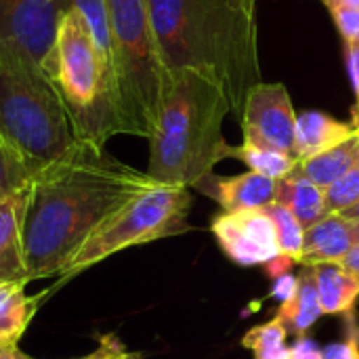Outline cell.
<instances>
[{
	"label": "cell",
	"instance_id": "cell-10",
	"mask_svg": "<svg viewBox=\"0 0 359 359\" xmlns=\"http://www.w3.org/2000/svg\"><path fill=\"white\" fill-rule=\"evenodd\" d=\"M69 6L65 0H0V38L19 44L42 65Z\"/></svg>",
	"mask_w": 359,
	"mask_h": 359
},
{
	"label": "cell",
	"instance_id": "cell-33",
	"mask_svg": "<svg viewBox=\"0 0 359 359\" xmlns=\"http://www.w3.org/2000/svg\"><path fill=\"white\" fill-rule=\"evenodd\" d=\"M0 359H32L25 355L19 347H8V345H0Z\"/></svg>",
	"mask_w": 359,
	"mask_h": 359
},
{
	"label": "cell",
	"instance_id": "cell-9",
	"mask_svg": "<svg viewBox=\"0 0 359 359\" xmlns=\"http://www.w3.org/2000/svg\"><path fill=\"white\" fill-rule=\"evenodd\" d=\"M210 231L217 238L221 250L236 265H267L282 257L273 221L263 208L221 212L212 219Z\"/></svg>",
	"mask_w": 359,
	"mask_h": 359
},
{
	"label": "cell",
	"instance_id": "cell-7",
	"mask_svg": "<svg viewBox=\"0 0 359 359\" xmlns=\"http://www.w3.org/2000/svg\"><path fill=\"white\" fill-rule=\"evenodd\" d=\"M191 210L189 187L154 183L116 215H111L80 248L69 267L59 276V284L80 276L88 267L118 255L126 248L158 242L189 231Z\"/></svg>",
	"mask_w": 359,
	"mask_h": 359
},
{
	"label": "cell",
	"instance_id": "cell-28",
	"mask_svg": "<svg viewBox=\"0 0 359 359\" xmlns=\"http://www.w3.org/2000/svg\"><path fill=\"white\" fill-rule=\"evenodd\" d=\"M345 57H347V69L351 78V86L355 93V105L351 111V124L359 130V44H345Z\"/></svg>",
	"mask_w": 359,
	"mask_h": 359
},
{
	"label": "cell",
	"instance_id": "cell-17",
	"mask_svg": "<svg viewBox=\"0 0 359 359\" xmlns=\"http://www.w3.org/2000/svg\"><path fill=\"white\" fill-rule=\"evenodd\" d=\"M25 286V282L0 280V345L17 347L36 316L40 299L46 297V290L40 297H27Z\"/></svg>",
	"mask_w": 359,
	"mask_h": 359
},
{
	"label": "cell",
	"instance_id": "cell-20",
	"mask_svg": "<svg viewBox=\"0 0 359 359\" xmlns=\"http://www.w3.org/2000/svg\"><path fill=\"white\" fill-rule=\"evenodd\" d=\"M229 158L242 160L252 172H259V175L276 179V181L288 177L299 164V160L294 156H288V154L278 151V149L244 143V141H242V145H231Z\"/></svg>",
	"mask_w": 359,
	"mask_h": 359
},
{
	"label": "cell",
	"instance_id": "cell-18",
	"mask_svg": "<svg viewBox=\"0 0 359 359\" xmlns=\"http://www.w3.org/2000/svg\"><path fill=\"white\" fill-rule=\"evenodd\" d=\"M320 316H322V307H320L313 267H303L299 273V288L290 301L280 305L278 318L284 322L288 332L303 337L320 320Z\"/></svg>",
	"mask_w": 359,
	"mask_h": 359
},
{
	"label": "cell",
	"instance_id": "cell-25",
	"mask_svg": "<svg viewBox=\"0 0 359 359\" xmlns=\"http://www.w3.org/2000/svg\"><path fill=\"white\" fill-rule=\"evenodd\" d=\"M324 359H359V322L355 313L345 316V339L322 349Z\"/></svg>",
	"mask_w": 359,
	"mask_h": 359
},
{
	"label": "cell",
	"instance_id": "cell-31",
	"mask_svg": "<svg viewBox=\"0 0 359 359\" xmlns=\"http://www.w3.org/2000/svg\"><path fill=\"white\" fill-rule=\"evenodd\" d=\"M341 265L345 267V269H349L351 273H355V276H359V244L341 261Z\"/></svg>",
	"mask_w": 359,
	"mask_h": 359
},
{
	"label": "cell",
	"instance_id": "cell-26",
	"mask_svg": "<svg viewBox=\"0 0 359 359\" xmlns=\"http://www.w3.org/2000/svg\"><path fill=\"white\" fill-rule=\"evenodd\" d=\"M137 355L128 351V347L120 341L118 334L109 332V334H101L99 337V345L93 353L84 355V358L76 359H135Z\"/></svg>",
	"mask_w": 359,
	"mask_h": 359
},
{
	"label": "cell",
	"instance_id": "cell-8",
	"mask_svg": "<svg viewBox=\"0 0 359 359\" xmlns=\"http://www.w3.org/2000/svg\"><path fill=\"white\" fill-rule=\"evenodd\" d=\"M297 116L282 82H259L248 90L240 116L244 143L294 156Z\"/></svg>",
	"mask_w": 359,
	"mask_h": 359
},
{
	"label": "cell",
	"instance_id": "cell-24",
	"mask_svg": "<svg viewBox=\"0 0 359 359\" xmlns=\"http://www.w3.org/2000/svg\"><path fill=\"white\" fill-rule=\"evenodd\" d=\"M326 208L330 215H341L359 200V166L355 164L347 175L324 189Z\"/></svg>",
	"mask_w": 359,
	"mask_h": 359
},
{
	"label": "cell",
	"instance_id": "cell-4",
	"mask_svg": "<svg viewBox=\"0 0 359 359\" xmlns=\"http://www.w3.org/2000/svg\"><path fill=\"white\" fill-rule=\"evenodd\" d=\"M0 135L36 175L80 143L63 99L44 67L19 44L0 38Z\"/></svg>",
	"mask_w": 359,
	"mask_h": 359
},
{
	"label": "cell",
	"instance_id": "cell-27",
	"mask_svg": "<svg viewBox=\"0 0 359 359\" xmlns=\"http://www.w3.org/2000/svg\"><path fill=\"white\" fill-rule=\"evenodd\" d=\"M337 29L345 44H359V11L358 8H334L330 11Z\"/></svg>",
	"mask_w": 359,
	"mask_h": 359
},
{
	"label": "cell",
	"instance_id": "cell-19",
	"mask_svg": "<svg viewBox=\"0 0 359 359\" xmlns=\"http://www.w3.org/2000/svg\"><path fill=\"white\" fill-rule=\"evenodd\" d=\"M358 141L359 135H353L328 151H322L309 160H301L299 170L320 189H326L358 164Z\"/></svg>",
	"mask_w": 359,
	"mask_h": 359
},
{
	"label": "cell",
	"instance_id": "cell-29",
	"mask_svg": "<svg viewBox=\"0 0 359 359\" xmlns=\"http://www.w3.org/2000/svg\"><path fill=\"white\" fill-rule=\"evenodd\" d=\"M297 288H299V276H292V271H288V273L276 278L273 288H271V297L278 299V303L282 305L294 297Z\"/></svg>",
	"mask_w": 359,
	"mask_h": 359
},
{
	"label": "cell",
	"instance_id": "cell-34",
	"mask_svg": "<svg viewBox=\"0 0 359 359\" xmlns=\"http://www.w3.org/2000/svg\"><path fill=\"white\" fill-rule=\"evenodd\" d=\"M341 217H345L347 221H353V223H359V200L351 206V208H347V210H343L341 212Z\"/></svg>",
	"mask_w": 359,
	"mask_h": 359
},
{
	"label": "cell",
	"instance_id": "cell-36",
	"mask_svg": "<svg viewBox=\"0 0 359 359\" xmlns=\"http://www.w3.org/2000/svg\"><path fill=\"white\" fill-rule=\"evenodd\" d=\"M358 135H359V130H358ZM358 166H359V141H358Z\"/></svg>",
	"mask_w": 359,
	"mask_h": 359
},
{
	"label": "cell",
	"instance_id": "cell-1",
	"mask_svg": "<svg viewBox=\"0 0 359 359\" xmlns=\"http://www.w3.org/2000/svg\"><path fill=\"white\" fill-rule=\"evenodd\" d=\"M154 181L105 147L80 141L65 158L42 168L23 217V250L29 282L59 278L84 242Z\"/></svg>",
	"mask_w": 359,
	"mask_h": 359
},
{
	"label": "cell",
	"instance_id": "cell-30",
	"mask_svg": "<svg viewBox=\"0 0 359 359\" xmlns=\"http://www.w3.org/2000/svg\"><path fill=\"white\" fill-rule=\"evenodd\" d=\"M290 359H324V355H322V349L318 347V343L313 339H309L307 334H303L290 347Z\"/></svg>",
	"mask_w": 359,
	"mask_h": 359
},
{
	"label": "cell",
	"instance_id": "cell-14",
	"mask_svg": "<svg viewBox=\"0 0 359 359\" xmlns=\"http://www.w3.org/2000/svg\"><path fill=\"white\" fill-rule=\"evenodd\" d=\"M358 135L353 124L341 122L330 114L309 109L297 116V133H294V158L309 160L322 151H328L343 141Z\"/></svg>",
	"mask_w": 359,
	"mask_h": 359
},
{
	"label": "cell",
	"instance_id": "cell-5",
	"mask_svg": "<svg viewBox=\"0 0 359 359\" xmlns=\"http://www.w3.org/2000/svg\"><path fill=\"white\" fill-rule=\"evenodd\" d=\"M42 67L57 86L80 141L105 147L111 137L122 135L114 72L74 4L61 17Z\"/></svg>",
	"mask_w": 359,
	"mask_h": 359
},
{
	"label": "cell",
	"instance_id": "cell-22",
	"mask_svg": "<svg viewBox=\"0 0 359 359\" xmlns=\"http://www.w3.org/2000/svg\"><path fill=\"white\" fill-rule=\"evenodd\" d=\"M36 170L27 160L0 135V204L21 189L29 187Z\"/></svg>",
	"mask_w": 359,
	"mask_h": 359
},
{
	"label": "cell",
	"instance_id": "cell-35",
	"mask_svg": "<svg viewBox=\"0 0 359 359\" xmlns=\"http://www.w3.org/2000/svg\"><path fill=\"white\" fill-rule=\"evenodd\" d=\"M229 2H233V4H238V6H244L246 11L257 13V0H229Z\"/></svg>",
	"mask_w": 359,
	"mask_h": 359
},
{
	"label": "cell",
	"instance_id": "cell-16",
	"mask_svg": "<svg viewBox=\"0 0 359 359\" xmlns=\"http://www.w3.org/2000/svg\"><path fill=\"white\" fill-rule=\"evenodd\" d=\"M276 202L288 208L305 229L313 227L316 223H320L322 219L330 215L326 208L324 189H320L307 177H303V172L299 170V164L288 177L278 181Z\"/></svg>",
	"mask_w": 359,
	"mask_h": 359
},
{
	"label": "cell",
	"instance_id": "cell-15",
	"mask_svg": "<svg viewBox=\"0 0 359 359\" xmlns=\"http://www.w3.org/2000/svg\"><path fill=\"white\" fill-rule=\"evenodd\" d=\"M322 316L355 313L359 301V276L345 269L341 263H326L313 267Z\"/></svg>",
	"mask_w": 359,
	"mask_h": 359
},
{
	"label": "cell",
	"instance_id": "cell-13",
	"mask_svg": "<svg viewBox=\"0 0 359 359\" xmlns=\"http://www.w3.org/2000/svg\"><path fill=\"white\" fill-rule=\"evenodd\" d=\"M29 187L0 204V280L29 284L23 250V217Z\"/></svg>",
	"mask_w": 359,
	"mask_h": 359
},
{
	"label": "cell",
	"instance_id": "cell-6",
	"mask_svg": "<svg viewBox=\"0 0 359 359\" xmlns=\"http://www.w3.org/2000/svg\"><path fill=\"white\" fill-rule=\"evenodd\" d=\"M111 29L116 101L122 135L149 139L168 72L162 63L147 0H105Z\"/></svg>",
	"mask_w": 359,
	"mask_h": 359
},
{
	"label": "cell",
	"instance_id": "cell-12",
	"mask_svg": "<svg viewBox=\"0 0 359 359\" xmlns=\"http://www.w3.org/2000/svg\"><path fill=\"white\" fill-rule=\"evenodd\" d=\"M359 244V223L341 215H328L313 227L305 229V242L299 265L318 267L341 263Z\"/></svg>",
	"mask_w": 359,
	"mask_h": 359
},
{
	"label": "cell",
	"instance_id": "cell-37",
	"mask_svg": "<svg viewBox=\"0 0 359 359\" xmlns=\"http://www.w3.org/2000/svg\"><path fill=\"white\" fill-rule=\"evenodd\" d=\"M65 2H72V0H65Z\"/></svg>",
	"mask_w": 359,
	"mask_h": 359
},
{
	"label": "cell",
	"instance_id": "cell-21",
	"mask_svg": "<svg viewBox=\"0 0 359 359\" xmlns=\"http://www.w3.org/2000/svg\"><path fill=\"white\" fill-rule=\"evenodd\" d=\"M288 330L276 316L273 320L255 326L242 337V347L250 349L255 359H290V347H286Z\"/></svg>",
	"mask_w": 359,
	"mask_h": 359
},
{
	"label": "cell",
	"instance_id": "cell-3",
	"mask_svg": "<svg viewBox=\"0 0 359 359\" xmlns=\"http://www.w3.org/2000/svg\"><path fill=\"white\" fill-rule=\"evenodd\" d=\"M231 111L221 82L198 69L168 72L156 128L149 141L147 177L160 185L194 189L229 158L223 137Z\"/></svg>",
	"mask_w": 359,
	"mask_h": 359
},
{
	"label": "cell",
	"instance_id": "cell-11",
	"mask_svg": "<svg viewBox=\"0 0 359 359\" xmlns=\"http://www.w3.org/2000/svg\"><path fill=\"white\" fill-rule=\"evenodd\" d=\"M194 189L210 196L223 212H242L265 208L278 198V181L259 172H244L238 177H217L215 172L198 183Z\"/></svg>",
	"mask_w": 359,
	"mask_h": 359
},
{
	"label": "cell",
	"instance_id": "cell-2",
	"mask_svg": "<svg viewBox=\"0 0 359 359\" xmlns=\"http://www.w3.org/2000/svg\"><path fill=\"white\" fill-rule=\"evenodd\" d=\"M147 11L166 72L215 76L242 116L248 90L263 82L257 13L229 0H147Z\"/></svg>",
	"mask_w": 359,
	"mask_h": 359
},
{
	"label": "cell",
	"instance_id": "cell-32",
	"mask_svg": "<svg viewBox=\"0 0 359 359\" xmlns=\"http://www.w3.org/2000/svg\"><path fill=\"white\" fill-rule=\"evenodd\" d=\"M328 11L334 8H358L359 11V0H320Z\"/></svg>",
	"mask_w": 359,
	"mask_h": 359
},
{
	"label": "cell",
	"instance_id": "cell-23",
	"mask_svg": "<svg viewBox=\"0 0 359 359\" xmlns=\"http://www.w3.org/2000/svg\"><path fill=\"white\" fill-rule=\"evenodd\" d=\"M269 219L273 221L276 227V236H278V244L282 250V257L299 263L301 261V252H303V242H305V227L299 223V219L284 208L282 204L273 202L269 206L263 208Z\"/></svg>",
	"mask_w": 359,
	"mask_h": 359
}]
</instances>
